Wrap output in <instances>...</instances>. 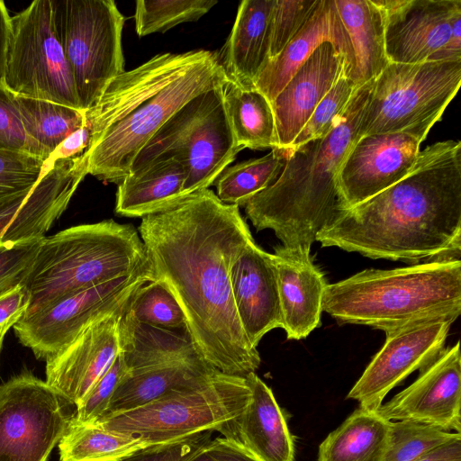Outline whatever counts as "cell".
Listing matches in <instances>:
<instances>
[{"label": "cell", "instance_id": "cell-31", "mask_svg": "<svg viewBox=\"0 0 461 461\" xmlns=\"http://www.w3.org/2000/svg\"><path fill=\"white\" fill-rule=\"evenodd\" d=\"M149 446L136 436L72 420L58 444L60 461H113Z\"/></svg>", "mask_w": 461, "mask_h": 461}, {"label": "cell", "instance_id": "cell-30", "mask_svg": "<svg viewBox=\"0 0 461 461\" xmlns=\"http://www.w3.org/2000/svg\"><path fill=\"white\" fill-rule=\"evenodd\" d=\"M223 100L237 143L242 149L276 148L273 108L261 92L228 81L223 86Z\"/></svg>", "mask_w": 461, "mask_h": 461}, {"label": "cell", "instance_id": "cell-21", "mask_svg": "<svg viewBox=\"0 0 461 461\" xmlns=\"http://www.w3.org/2000/svg\"><path fill=\"white\" fill-rule=\"evenodd\" d=\"M230 276L240 324L250 344L257 348L268 331L282 328L273 255L253 240L236 258Z\"/></svg>", "mask_w": 461, "mask_h": 461}, {"label": "cell", "instance_id": "cell-6", "mask_svg": "<svg viewBox=\"0 0 461 461\" xmlns=\"http://www.w3.org/2000/svg\"><path fill=\"white\" fill-rule=\"evenodd\" d=\"M148 265L144 244L131 224L107 220L44 237L24 283L30 303L23 316Z\"/></svg>", "mask_w": 461, "mask_h": 461}, {"label": "cell", "instance_id": "cell-35", "mask_svg": "<svg viewBox=\"0 0 461 461\" xmlns=\"http://www.w3.org/2000/svg\"><path fill=\"white\" fill-rule=\"evenodd\" d=\"M125 312L139 323L168 330L187 329L178 303L157 280H150L138 288L128 302Z\"/></svg>", "mask_w": 461, "mask_h": 461}, {"label": "cell", "instance_id": "cell-17", "mask_svg": "<svg viewBox=\"0 0 461 461\" xmlns=\"http://www.w3.org/2000/svg\"><path fill=\"white\" fill-rule=\"evenodd\" d=\"M420 142L416 139L402 132L358 138L338 173L346 210L362 203L404 177L420 151Z\"/></svg>", "mask_w": 461, "mask_h": 461}, {"label": "cell", "instance_id": "cell-7", "mask_svg": "<svg viewBox=\"0 0 461 461\" xmlns=\"http://www.w3.org/2000/svg\"><path fill=\"white\" fill-rule=\"evenodd\" d=\"M250 396L245 377L216 370L194 384L172 389L146 405L95 424L136 436L149 445L162 444L218 430L243 411Z\"/></svg>", "mask_w": 461, "mask_h": 461}, {"label": "cell", "instance_id": "cell-15", "mask_svg": "<svg viewBox=\"0 0 461 461\" xmlns=\"http://www.w3.org/2000/svg\"><path fill=\"white\" fill-rule=\"evenodd\" d=\"M46 164L30 192L0 204V246L44 238L87 175L86 152Z\"/></svg>", "mask_w": 461, "mask_h": 461}, {"label": "cell", "instance_id": "cell-3", "mask_svg": "<svg viewBox=\"0 0 461 461\" xmlns=\"http://www.w3.org/2000/svg\"><path fill=\"white\" fill-rule=\"evenodd\" d=\"M227 79L218 53H160L124 71L85 111L91 133L87 174L120 183L154 134L187 102Z\"/></svg>", "mask_w": 461, "mask_h": 461}, {"label": "cell", "instance_id": "cell-41", "mask_svg": "<svg viewBox=\"0 0 461 461\" xmlns=\"http://www.w3.org/2000/svg\"><path fill=\"white\" fill-rule=\"evenodd\" d=\"M129 371L120 351L106 372L76 407L71 420L77 424H94L100 420L115 389Z\"/></svg>", "mask_w": 461, "mask_h": 461}, {"label": "cell", "instance_id": "cell-47", "mask_svg": "<svg viewBox=\"0 0 461 461\" xmlns=\"http://www.w3.org/2000/svg\"><path fill=\"white\" fill-rule=\"evenodd\" d=\"M10 17L5 3L0 0V85L4 84Z\"/></svg>", "mask_w": 461, "mask_h": 461}, {"label": "cell", "instance_id": "cell-32", "mask_svg": "<svg viewBox=\"0 0 461 461\" xmlns=\"http://www.w3.org/2000/svg\"><path fill=\"white\" fill-rule=\"evenodd\" d=\"M13 97L25 131L50 155L86 123L85 111L15 94Z\"/></svg>", "mask_w": 461, "mask_h": 461}, {"label": "cell", "instance_id": "cell-50", "mask_svg": "<svg viewBox=\"0 0 461 461\" xmlns=\"http://www.w3.org/2000/svg\"><path fill=\"white\" fill-rule=\"evenodd\" d=\"M6 332H7L6 330H0V352H1V348H2V344H3L4 337H5Z\"/></svg>", "mask_w": 461, "mask_h": 461}, {"label": "cell", "instance_id": "cell-4", "mask_svg": "<svg viewBox=\"0 0 461 461\" xmlns=\"http://www.w3.org/2000/svg\"><path fill=\"white\" fill-rule=\"evenodd\" d=\"M373 81L355 91L326 136L285 149L279 176L244 205L258 231L272 230L283 247L311 252L318 234L346 210L338 173L358 138Z\"/></svg>", "mask_w": 461, "mask_h": 461}, {"label": "cell", "instance_id": "cell-34", "mask_svg": "<svg viewBox=\"0 0 461 461\" xmlns=\"http://www.w3.org/2000/svg\"><path fill=\"white\" fill-rule=\"evenodd\" d=\"M215 0H138L135 3V30L140 37L165 32L206 14Z\"/></svg>", "mask_w": 461, "mask_h": 461}, {"label": "cell", "instance_id": "cell-8", "mask_svg": "<svg viewBox=\"0 0 461 461\" xmlns=\"http://www.w3.org/2000/svg\"><path fill=\"white\" fill-rule=\"evenodd\" d=\"M460 84L461 60L390 62L373 81L358 138L402 132L421 143L441 119Z\"/></svg>", "mask_w": 461, "mask_h": 461}, {"label": "cell", "instance_id": "cell-12", "mask_svg": "<svg viewBox=\"0 0 461 461\" xmlns=\"http://www.w3.org/2000/svg\"><path fill=\"white\" fill-rule=\"evenodd\" d=\"M152 280L149 265L133 273L67 294L29 315L14 330L37 358L47 359L94 322L122 310L133 294Z\"/></svg>", "mask_w": 461, "mask_h": 461}, {"label": "cell", "instance_id": "cell-40", "mask_svg": "<svg viewBox=\"0 0 461 461\" xmlns=\"http://www.w3.org/2000/svg\"><path fill=\"white\" fill-rule=\"evenodd\" d=\"M0 150L27 153L44 159L50 153L25 131L13 94L0 85Z\"/></svg>", "mask_w": 461, "mask_h": 461}, {"label": "cell", "instance_id": "cell-20", "mask_svg": "<svg viewBox=\"0 0 461 461\" xmlns=\"http://www.w3.org/2000/svg\"><path fill=\"white\" fill-rule=\"evenodd\" d=\"M343 73L348 75L345 60L330 42L321 44L302 64L271 103L276 148H290L319 103Z\"/></svg>", "mask_w": 461, "mask_h": 461}, {"label": "cell", "instance_id": "cell-23", "mask_svg": "<svg viewBox=\"0 0 461 461\" xmlns=\"http://www.w3.org/2000/svg\"><path fill=\"white\" fill-rule=\"evenodd\" d=\"M276 268L282 329L288 339L306 338L321 325L322 300L327 285L311 252L282 245L272 254Z\"/></svg>", "mask_w": 461, "mask_h": 461}, {"label": "cell", "instance_id": "cell-33", "mask_svg": "<svg viewBox=\"0 0 461 461\" xmlns=\"http://www.w3.org/2000/svg\"><path fill=\"white\" fill-rule=\"evenodd\" d=\"M285 160V149L274 148L261 158L227 167L213 184L217 197L224 203L244 206L276 180Z\"/></svg>", "mask_w": 461, "mask_h": 461}, {"label": "cell", "instance_id": "cell-26", "mask_svg": "<svg viewBox=\"0 0 461 461\" xmlns=\"http://www.w3.org/2000/svg\"><path fill=\"white\" fill-rule=\"evenodd\" d=\"M186 175L185 164L175 157L130 173L117 184L116 214L143 218L175 207L185 198Z\"/></svg>", "mask_w": 461, "mask_h": 461}, {"label": "cell", "instance_id": "cell-48", "mask_svg": "<svg viewBox=\"0 0 461 461\" xmlns=\"http://www.w3.org/2000/svg\"><path fill=\"white\" fill-rule=\"evenodd\" d=\"M418 461H461V437L437 448Z\"/></svg>", "mask_w": 461, "mask_h": 461}, {"label": "cell", "instance_id": "cell-14", "mask_svg": "<svg viewBox=\"0 0 461 461\" xmlns=\"http://www.w3.org/2000/svg\"><path fill=\"white\" fill-rule=\"evenodd\" d=\"M457 319L446 315L420 320L385 330V342L347 395L359 407L375 411L384 397L409 375L433 362L444 349Z\"/></svg>", "mask_w": 461, "mask_h": 461}, {"label": "cell", "instance_id": "cell-16", "mask_svg": "<svg viewBox=\"0 0 461 461\" xmlns=\"http://www.w3.org/2000/svg\"><path fill=\"white\" fill-rule=\"evenodd\" d=\"M387 420H410L461 432L459 341L444 348L418 378L375 411Z\"/></svg>", "mask_w": 461, "mask_h": 461}, {"label": "cell", "instance_id": "cell-39", "mask_svg": "<svg viewBox=\"0 0 461 461\" xmlns=\"http://www.w3.org/2000/svg\"><path fill=\"white\" fill-rule=\"evenodd\" d=\"M318 0H275L268 27V59L276 58L306 22Z\"/></svg>", "mask_w": 461, "mask_h": 461}, {"label": "cell", "instance_id": "cell-25", "mask_svg": "<svg viewBox=\"0 0 461 461\" xmlns=\"http://www.w3.org/2000/svg\"><path fill=\"white\" fill-rule=\"evenodd\" d=\"M275 0H243L218 59L227 79L245 88H255L259 72L268 59V27Z\"/></svg>", "mask_w": 461, "mask_h": 461}, {"label": "cell", "instance_id": "cell-10", "mask_svg": "<svg viewBox=\"0 0 461 461\" xmlns=\"http://www.w3.org/2000/svg\"><path fill=\"white\" fill-rule=\"evenodd\" d=\"M80 106L92 107L124 70V17L113 0H50Z\"/></svg>", "mask_w": 461, "mask_h": 461}, {"label": "cell", "instance_id": "cell-45", "mask_svg": "<svg viewBox=\"0 0 461 461\" xmlns=\"http://www.w3.org/2000/svg\"><path fill=\"white\" fill-rule=\"evenodd\" d=\"M91 133L88 126H84L71 133L55 149L49 158L50 161L61 158H70L85 153L90 144ZM48 160V161H49Z\"/></svg>", "mask_w": 461, "mask_h": 461}, {"label": "cell", "instance_id": "cell-11", "mask_svg": "<svg viewBox=\"0 0 461 461\" xmlns=\"http://www.w3.org/2000/svg\"><path fill=\"white\" fill-rule=\"evenodd\" d=\"M4 86L18 95L82 110L50 0H35L10 17Z\"/></svg>", "mask_w": 461, "mask_h": 461}, {"label": "cell", "instance_id": "cell-19", "mask_svg": "<svg viewBox=\"0 0 461 461\" xmlns=\"http://www.w3.org/2000/svg\"><path fill=\"white\" fill-rule=\"evenodd\" d=\"M126 307V306H125ZM125 307L81 332L46 359V383L75 408L120 352L118 325Z\"/></svg>", "mask_w": 461, "mask_h": 461}, {"label": "cell", "instance_id": "cell-1", "mask_svg": "<svg viewBox=\"0 0 461 461\" xmlns=\"http://www.w3.org/2000/svg\"><path fill=\"white\" fill-rule=\"evenodd\" d=\"M141 219L138 231L151 278L178 303L200 354L223 374L256 373L260 356L240 324L230 276L254 240L240 207L222 203L208 188Z\"/></svg>", "mask_w": 461, "mask_h": 461}, {"label": "cell", "instance_id": "cell-5", "mask_svg": "<svg viewBox=\"0 0 461 461\" xmlns=\"http://www.w3.org/2000/svg\"><path fill=\"white\" fill-rule=\"evenodd\" d=\"M322 311L339 324L384 331L461 313V261L435 259L389 270L365 269L327 284Z\"/></svg>", "mask_w": 461, "mask_h": 461}, {"label": "cell", "instance_id": "cell-9", "mask_svg": "<svg viewBox=\"0 0 461 461\" xmlns=\"http://www.w3.org/2000/svg\"><path fill=\"white\" fill-rule=\"evenodd\" d=\"M223 86L198 95L170 117L137 155L130 173L175 157L187 171L185 197L213 185L243 149L230 123Z\"/></svg>", "mask_w": 461, "mask_h": 461}, {"label": "cell", "instance_id": "cell-46", "mask_svg": "<svg viewBox=\"0 0 461 461\" xmlns=\"http://www.w3.org/2000/svg\"><path fill=\"white\" fill-rule=\"evenodd\" d=\"M210 445L216 461H260L239 444L223 437L211 440Z\"/></svg>", "mask_w": 461, "mask_h": 461}, {"label": "cell", "instance_id": "cell-43", "mask_svg": "<svg viewBox=\"0 0 461 461\" xmlns=\"http://www.w3.org/2000/svg\"><path fill=\"white\" fill-rule=\"evenodd\" d=\"M212 430L162 444L151 445L113 461H181L211 440Z\"/></svg>", "mask_w": 461, "mask_h": 461}, {"label": "cell", "instance_id": "cell-13", "mask_svg": "<svg viewBox=\"0 0 461 461\" xmlns=\"http://www.w3.org/2000/svg\"><path fill=\"white\" fill-rule=\"evenodd\" d=\"M68 405L31 373L0 385V461H47L72 419Z\"/></svg>", "mask_w": 461, "mask_h": 461}, {"label": "cell", "instance_id": "cell-2", "mask_svg": "<svg viewBox=\"0 0 461 461\" xmlns=\"http://www.w3.org/2000/svg\"><path fill=\"white\" fill-rule=\"evenodd\" d=\"M316 241L373 259H460L461 141L420 151L404 177L343 211Z\"/></svg>", "mask_w": 461, "mask_h": 461}, {"label": "cell", "instance_id": "cell-28", "mask_svg": "<svg viewBox=\"0 0 461 461\" xmlns=\"http://www.w3.org/2000/svg\"><path fill=\"white\" fill-rule=\"evenodd\" d=\"M353 49L351 75L357 87L375 80L390 63L385 51L384 15L375 0H335Z\"/></svg>", "mask_w": 461, "mask_h": 461}, {"label": "cell", "instance_id": "cell-22", "mask_svg": "<svg viewBox=\"0 0 461 461\" xmlns=\"http://www.w3.org/2000/svg\"><path fill=\"white\" fill-rule=\"evenodd\" d=\"M324 42L332 43L343 57L347 73L351 78L355 68L353 49L335 0H320L284 50L266 62L254 87L272 103L302 64Z\"/></svg>", "mask_w": 461, "mask_h": 461}, {"label": "cell", "instance_id": "cell-44", "mask_svg": "<svg viewBox=\"0 0 461 461\" xmlns=\"http://www.w3.org/2000/svg\"><path fill=\"white\" fill-rule=\"evenodd\" d=\"M30 303L24 285H19L0 297V330H6L24 315Z\"/></svg>", "mask_w": 461, "mask_h": 461}, {"label": "cell", "instance_id": "cell-24", "mask_svg": "<svg viewBox=\"0 0 461 461\" xmlns=\"http://www.w3.org/2000/svg\"><path fill=\"white\" fill-rule=\"evenodd\" d=\"M245 379L251 391L249 403L217 431L260 461H294L293 437L271 389L256 373Z\"/></svg>", "mask_w": 461, "mask_h": 461}, {"label": "cell", "instance_id": "cell-38", "mask_svg": "<svg viewBox=\"0 0 461 461\" xmlns=\"http://www.w3.org/2000/svg\"><path fill=\"white\" fill-rule=\"evenodd\" d=\"M46 167V161L36 156L0 150V204L30 192Z\"/></svg>", "mask_w": 461, "mask_h": 461}, {"label": "cell", "instance_id": "cell-42", "mask_svg": "<svg viewBox=\"0 0 461 461\" xmlns=\"http://www.w3.org/2000/svg\"><path fill=\"white\" fill-rule=\"evenodd\" d=\"M43 238L0 246V297L24 285Z\"/></svg>", "mask_w": 461, "mask_h": 461}, {"label": "cell", "instance_id": "cell-37", "mask_svg": "<svg viewBox=\"0 0 461 461\" xmlns=\"http://www.w3.org/2000/svg\"><path fill=\"white\" fill-rule=\"evenodd\" d=\"M357 88L354 81L343 73L319 103L289 149L326 136L344 113Z\"/></svg>", "mask_w": 461, "mask_h": 461}, {"label": "cell", "instance_id": "cell-27", "mask_svg": "<svg viewBox=\"0 0 461 461\" xmlns=\"http://www.w3.org/2000/svg\"><path fill=\"white\" fill-rule=\"evenodd\" d=\"M215 371L201 355L131 369L118 384L102 419L146 405L172 389L194 384Z\"/></svg>", "mask_w": 461, "mask_h": 461}, {"label": "cell", "instance_id": "cell-49", "mask_svg": "<svg viewBox=\"0 0 461 461\" xmlns=\"http://www.w3.org/2000/svg\"><path fill=\"white\" fill-rule=\"evenodd\" d=\"M210 441L185 456L181 461H216Z\"/></svg>", "mask_w": 461, "mask_h": 461}, {"label": "cell", "instance_id": "cell-29", "mask_svg": "<svg viewBox=\"0 0 461 461\" xmlns=\"http://www.w3.org/2000/svg\"><path fill=\"white\" fill-rule=\"evenodd\" d=\"M389 434L390 420L359 407L321 443L318 461H384Z\"/></svg>", "mask_w": 461, "mask_h": 461}, {"label": "cell", "instance_id": "cell-18", "mask_svg": "<svg viewBox=\"0 0 461 461\" xmlns=\"http://www.w3.org/2000/svg\"><path fill=\"white\" fill-rule=\"evenodd\" d=\"M384 15L385 51L390 62L429 61L450 41L460 0H375Z\"/></svg>", "mask_w": 461, "mask_h": 461}, {"label": "cell", "instance_id": "cell-36", "mask_svg": "<svg viewBox=\"0 0 461 461\" xmlns=\"http://www.w3.org/2000/svg\"><path fill=\"white\" fill-rule=\"evenodd\" d=\"M461 437L438 428L410 420H390V434L384 461H418Z\"/></svg>", "mask_w": 461, "mask_h": 461}]
</instances>
